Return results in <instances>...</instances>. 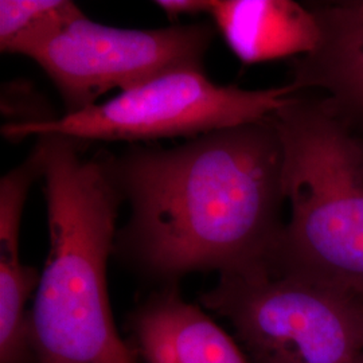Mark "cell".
<instances>
[{"label":"cell","instance_id":"1","mask_svg":"<svg viewBox=\"0 0 363 363\" xmlns=\"http://www.w3.org/2000/svg\"><path fill=\"white\" fill-rule=\"evenodd\" d=\"M130 206L117 234L145 274L242 271L265 264L286 223L284 148L272 116L172 148L135 145L109 156Z\"/></svg>","mask_w":363,"mask_h":363},{"label":"cell","instance_id":"2","mask_svg":"<svg viewBox=\"0 0 363 363\" xmlns=\"http://www.w3.org/2000/svg\"><path fill=\"white\" fill-rule=\"evenodd\" d=\"M76 139L38 138L50 247L31 308L37 363H104L128 350L111 310L106 268L124 202L109 156Z\"/></svg>","mask_w":363,"mask_h":363},{"label":"cell","instance_id":"3","mask_svg":"<svg viewBox=\"0 0 363 363\" xmlns=\"http://www.w3.org/2000/svg\"><path fill=\"white\" fill-rule=\"evenodd\" d=\"M272 118L291 218L265 267L363 301V139L303 91Z\"/></svg>","mask_w":363,"mask_h":363},{"label":"cell","instance_id":"4","mask_svg":"<svg viewBox=\"0 0 363 363\" xmlns=\"http://www.w3.org/2000/svg\"><path fill=\"white\" fill-rule=\"evenodd\" d=\"M199 301L226 318L253 363H361L363 301L265 264L220 273Z\"/></svg>","mask_w":363,"mask_h":363},{"label":"cell","instance_id":"5","mask_svg":"<svg viewBox=\"0 0 363 363\" xmlns=\"http://www.w3.org/2000/svg\"><path fill=\"white\" fill-rule=\"evenodd\" d=\"M298 93L292 84L249 91L217 85L203 69H178L76 113L42 123H6L1 135L13 142L58 135L79 142H140L194 139L272 116Z\"/></svg>","mask_w":363,"mask_h":363},{"label":"cell","instance_id":"6","mask_svg":"<svg viewBox=\"0 0 363 363\" xmlns=\"http://www.w3.org/2000/svg\"><path fill=\"white\" fill-rule=\"evenodd\" d=\"M214 37L208 23L138 30L106 26L82 15L27 55L50 77L66 113L97 104L178 69H203Z\"/></svg>","mask_w":363,"mask_h":363},{"label":"cell","instance_id":"7","mask_svg":"<svg viewBox=\"0 0 363 363\" xmlns=\"http://www.w3.org/2000/svg\"><path fill=\"white\" fill-rule=\"evenodd\" d=\"M319 37L292 62L296 91L320 89L325 109L363 139V0L310 4Z\"/></svg>","mask_w":363,"mask_h":363},{"label":"cell","instance_id":"8","mask_svg":"<svg viewBox=\"0 0 363 363\" xmlns=\"http://www.w3.org/2000/svg\"><path fill=\"white\" fill-rule=\"evenodd\" d=\"M38 178V160L28 156L0 181V363H37L27 300L40 274L21 261L19 233L28 190Z\"/></svg>","mask_w":363,"mask_h":363},{"label":"cell","instance_id":"9","mask_svg":"<svg viewBox=\"0 0 363 363\" xmlns=\"http://www.w3.org/2000/svg\"><path fill=\"white\" fill-rule=\"evenodd\" d=\"M136 351L145 363H250L237 343L169 284L130 318Z\"/></svg>","mask_w":363,"mask_h":363},{"label":"cell","instance_id":"10","mask_svg":"<svg viewBox=\"0 0 363 363\" xmlns=\"http://www.w3.org/2000/svg\"><path fill=\"white\" fill-rule=\"evenodd\" d=\"M208 15L245 65L304 55L319 37L311 6L292 0H211Z\"/></svg>","mask_w":363,"mask_h":363},{"label":"cell","instance_id":"11","mask_svg":"<svg viewBox=\"0 0 363 363\" xmlns=\"http://www.w3.org/2000/svg\"><path fill=\"white\" fill-rule=\"evenodd\" d=\"M85 13L67 0H1L0 50L28 55Z\"/></svg>","mask_w":363,"mask_h":363},{"label":"cell","instance_id":"12","mask_svg":"<svg viewBox=\"0 0 363 363\" xmlns=\"http://www.w3.org/2000/svg\"><path fill=\"white\" fill-rule=\"evenodd\" d=\"M155 4L169 15V19H175L181 15L208 13L211 0H157Z\"/></svg>","mask_w":363,"mask_h":363},{"label":"cell","instance_id":"13","mask_svg":"<svg viewBox=\"0 0 363 363\" xmlns=\"http://www.w3.org/2000/svg\"><path fill=\"white\" fill-rule=\"evenodd\" d=\"M104 363H136V361H135V352H133V350L128 349V350L118 354L116 357L105 361Z\"/></svg>","mask_w":363,"mask_h":363},{"label":"cell","instance_id":"14","mask_svg":"<svg viewBox=\"0 0 363 363\" xmlns=\"http://www.w3.org/2000/svg\"><path fill=\"white\" fill-rule=\"evenodd\" d=\"M361 363H363V357H362V361H361Z\"/></svg>","mask_w":363,"mask_h":363}]
</instances>
